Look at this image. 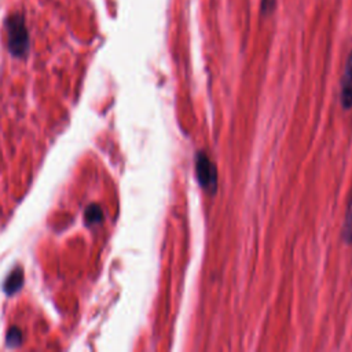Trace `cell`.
<instances>
[{
    "mask_svg": "<svg viewBox=\"0 0 352 352\" xmlns=\"http://www.w3.org/2000/svg\"><path fill=\"white\" fill-rule=\"evenodd\" d=\"M7 30L10 51L15 56H21L28 50V33L22 23V19L18 16L10 18L7 23Z\"/></svg>",
    "mask_w": 352,
    "mask_h": 352,
    "instance_id": "cell-2",
    "label": "cell"
},
{
    "mask_svg": "<svg viewBox=\"0 0 352 352\" xmlns=\"http://www.w3.org/2000/svg\"><path fill=\"white\" fill-rule=\"evenodd\" d=\"M195 176L202 187L209 195L216 194L217 190V169L212 160L202 151H198L194 158Z\"/></svg>",
    "mask_w": 352,
    "mask_h": 352,
    "instance_id": "cell-1",
    "label": "cell"
},
{
    "mask_svg": "<svg viewBox=\"0 0 352 352\" xmlns=\"http://www.w3.org/2000/svg\"><path fill=\"white\" fill-rule=\"evenodd\" d=\"M21 344V333L18 329H12L7 334V345L8 346H18Z\"/></svg>",
    "mask_w": 352,
    "mask_h": 352,
    "instance_id": "cell-7",
    "label": "cell"
},
{
    "mask_svg": "<svg viewBox=\"0 0 352 352\" xmlns=\"http://www.w3.org/2000/svg\"><path fill=\"white\" fill-rule=\"evenodd\" d=\"M84 219H85L87 226H89V227L99 224V223L103 220L102 209H100L98 205H95V204L89 205V206L87 208L85 213H84Z\"/></svg>",
    "mask_w": 352,
    "mask_h": 352,
    "instance_id": "cell-5",
    "label": "cell"
},
{
    "mask_svg": "<svg viewBox=\"0 0 352 352\" xmlns=\"http://www.w3.org/2000/svg\"><path fill=\"white\" fill-rule=\"evenodd\" d=\"M341 104L345 110L352 109V51L348 55L341 81Z\"/></svg>",
    "mask_w": 352,
    "mask_h": 352,
    "instance_id": "cell-3",
    "label": "cell"
},
{
    "mask_svg": "<svg viewBox=\"0 0 352 352\" xmlns=\"http://www.w3.org/2000/svg\"><path fill=\"white\" fill-rule=\"evenodd\" d=\"M23 283V272L21 268H15L8 276L7 279L4 280V285H3V289L4 292L10 296V294H14L16 293L21 286Z\"/></svg>",
    "mask_w": 352,
    "mask_h": 352,
    "instance_id": "cell-4",
    "label": "cell"
},
{
    "mask_svg": "<svg viewBox=\"0 0 352 352\" xmlns=\"http://www.w3.org/2000/svg\"><path fill=\"white\" fill-rule=\"evenodd\" d=\"M342 238L346 243L352 245V197H351L348 208H346L345 221L342 226Z\"/></svg>",
    "mask_w": 352,
    "mask_h": 352,
    "instance_id": "cell-6",
    "label": "cell"
}]
</instances>
